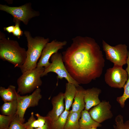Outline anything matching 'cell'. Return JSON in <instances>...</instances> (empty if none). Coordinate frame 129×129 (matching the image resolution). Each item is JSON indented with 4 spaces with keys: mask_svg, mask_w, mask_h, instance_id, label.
Segmentation results:
<instances>
[{
    "mask_svg": "<svg viewBox=\"0 0 129 129\" xmlns=\"http://www.w3.org/2000/svg\"><path fill=\"white\" fill-rule=\"evenodd\" d=\"M62 53L64 65L71 77L79 84H86L99 77L105 65L100 47L93 38L77 36Z\"/></svg>",
    "mask_w": 129,
    "mask_h": 129,
    "instance_id": "1",
    "label": "cell"
},
{
    "mask_svg": "<svg viewBox=\"0 0 129 129\" xmlns=\"http://www.w3.org/2000/svg\"><path fill=\"white\" fill-rule=\"evenodd\" d=\"M27 50L20 46L16 40L6 38L0 32V58L13 64L15 67L20 68L26 60Z\"/></svg>",
    "mask_w": 129,
    "mask_h": 129,
    "instance_id": "2",
    "label": "cell"
},
{
    "mask_svg": "<svg viewBox=\"0 0 129 129\" xmlns=\"http://www.w3.org/2000/svg\"><path fill=\"white\" fill-rule=\"evenodd\" d=\"M24 33L27 38V49L25 62L20 68L22 73L37 67L38 61L40 57L43 49L49 41L48 38L40 36L33 37L28 31H25Z\"/></svg>",
    "mask_w": 129,
    "mask_h": 129,
    "instance_id": "3",
    "label": "cell"
},
{
    "mask_svg": "<svg viewBox=\"0 0 129 129\" xmlns=\"http://www.w3.org/2000/svg\"><path fill=\"white\" fill-rule=\"evenodd\" d=\"M44 70V67H36L22 73L17 80V93L24 95L39 88L42 84L41 77Z\"/></svg>",
    "mask_w": 129,
    "mask_h": 129,
    "instance_id": "4",
    "label": "cell"
},
{
    "mask_svg": "<svg viewBox=\"0 0 129 129\" xmlns=\"http://www.w3.org/2000/svg\"><path fill=\"white\" fill-rule=\"evenodd\" d=\"M0 10L11 15L13 17V21L15 23L22 22L26 25L33 18L39 16V11L33 9L31 3H27L19 6H10L5 5H0Z\"/></svg>",
    "mask_w": 129,
    "mask_h": 129,
    "instance_id": "5",
    "label": "cell"
},
{
    "mask_svg": "<svg viewBox=\"0 0 129 129\" xmlns=\"http://www.w3.org/2000/svg\"><path fill=\"white\" fill-rule=\"evenodd\" d=\"M50 59L51 63L48 67L45 69L42 77L50 72H53L57 74L58 79L64 78L68 82L74 84L76 87L80 86L79 84L71 77L66 69L61 53L58 52L54 54Z\"/></svg>",
    "mask_w": 129,
    "mask_h": 129,
    "instance_id": "6",
    "label": "cell"
},
{
    "mask_svg": "<svg viewBox=\"0 0 129 129\" xmlns=\"http://www.w3.org/2000/svg\"><path fill=\"white\" fill-rule=\"evenodd\" d=\"M102 45L106 59L113 63L114 65L123 67L126 64L128 51L126 45L120 44L112 46L103 40Z\"/></svg>",
    "mask_w": 129,
    "mask_h": 129,
    "instance_id": "7",
    "label": "cell"
},
{
    "mask_svg": "<svg viewBox=\"0 0 129 129\" xmlns=\"http://www.w3.org/2000/svg\"><path fill=\"white\" fill-rule=\"evenodd\" d=\"M41 92V90L39 87L29 95L21 96L18 94L17 98L18 108L16 114L22 123H24L25 121L24 115L26 109L38 105L39 100L42 98Z\"/></svg>",
    "mask_w": 129,
    "mask_h": 129,
    "instance_id": "8",
    "label": "cell"
},
{
    "mask_svg": "<svg viewBox=\"0 0 129 129\" xmlns=\"http://www.w3.org/2000/svg\"><path fill=\"white\" fill-rule=\"evenodd\" d=\"M128 79L126 70L122 67L114 65L108 69L104 75L106 83L111 87L121 89L123 88Z\"/></svg>",
    "mask_w": 129,
    "mask_h": 129,
    "instance_id": "9",
    "label": "cell"
},
{
    "mask_svg": "<svg viewBox=\"0 0 129 129\" xmlns=\"http://www.w3.org/2000/svg\"><path fill=\"white\" fill-rule=\"evenodd\" d=\"M67 44L66 41H59L56 40L47 43L43 49L37 67H44L45 69L48 67L51 64L49 60L52 55L63 48Z\"/></svg>",
    "mask_w": 129,
    "mask_h": 129,
    "instance_id": "10",
    "label": "cell"
},
{
    "mask_svg": "<svg viewBox=\"0 0 129 129\" xmlns=\"http://www.w3.org/2000/svg\"><path fill=\"white\" fill-rule=\"evenodd\" d=\"M111 108L109 102L104 100L91 108L89 112L92 118L96 122L100 124L113 117Z\"/></svg>",
    "mask_w": 129,
    "mask_h": 129,
    "instance_id": "11",
    "label": "cell"
},
{
    "mask_svg": "<svg viewBox=\"0 0 129 129\" xmlns=\"http://www.w3.org/2000/svg\"><path fill=\"white\" fill-rule=\"evenodd\" d=\"M64 100V93L62 92H59L52 98V108L46 115L50 118L52 122L57 120L65 110Z\"/></svg>",
    "mask_w": 129,
    "mask_h": 129,
    "instance_id": "12",
    "label": "cell"
},
{
    "mask_svg": "<svg viewBox=\"0 0 129 129\" xmlns=\"http://www.w3.org/2000/svg\"><path fill=\"white\" fill-rule=\"evenodd\" d=\"M101 92V89L96 87L85 90L84 97L85 110L89 111L92 108L101 102L99 96Z\"/></svg>",
    "mask_w": 129,
    "mask_h": 129,
    "instance_id": "13",
    "label": "cell"
},
{
    "mask_svg": "<svg viewBox=\"0 0 129 129\" xmlns=\"http://www.w3.org/2000/svg\"><path fill=\"white\" fill-rule=\"evenodd\" d=\"M77 89L76 93L72 105V109L70 112L81 113L85 108L84 97L85 89L80 86L77 87Z\"/></svg>",
    "mask_w": 129,
    "mask_h": 129,
    "instance_id": "14",
    "label": "cell"
},
{
    "mask_svg": "<svg viewBox=\"0 0 129 129\" xmlns=\"http://www.w3.org/2000/svg\"><path fill=\"white\" fill-rule=\"evenodd\" d=\"M80 129H91L101 126L100 123L95 121L91 116L89 111L85 109L81 112L79 120Z\"/></svg>",
    "mask_w": 129,
    "mask_h": 129,
    "instance_id": "15",
    "label": "cell"
},
{
    "mask_svg": "<svg viewBox=\"0 0 129 129\" xmlns=\"http://www.w3.org/2000/svg\"><path fill=\"white\" fill-rule=\"evenodd\" d=\"M77 91V87L74 85L68 82L66 84L65 91L64 93L65 110H69L73 103Z\"/></svg>",
    "mask_w": 129,
    "mask_h": 129,
    "instance_id": "16",
    "label": "cell"
},
{
    "mask_svg": "<svg viewBox=\"0 0 129 129\" xmlns=\"http://www.w3.org/2000/svg\"><path fill=\"white\" fill-rule=\"evenodd\" d=\"M34 113L32 112L31 116L27 121L23 124L26 128H35L39 126L44 125L50 119L47 116H43L37 113L35 114L37 119H35L34 116Z\"/></svg>",
    "mask_w": 129,
    "mask_h": 129,
    "instance_id": "17",
    "label": "cell"
},
{
    "mask_svg": "<svg viewBox=\"0 0 129 129\" xmlns=\"http://www.w3.org/2000/svg\"><path fill=\"white\" fill-rule=\"evenodd\" d=\"M18 94L16 90V87L13 85H9L7 88L0 87V96L4 102L17 100Z\"/></svg>",
    "mask_w": 129,
    "mask_h": 129,
    "instance_id": "18",
    "label": "cell"
},
{
    "mask_svg": "<svg viewBox=\"0 0 129 129\" xmlns=\"http://www.w3.org/2000/svg\"><path fill=\"white\" fill-rule=\"evenodd\" d=\"M81 113L70 112L64 129H80L79 120Z\"/></svg>",
    "mask_w": 129,
    "mask_h": 129,
    "instance_id": "19",
    "label": "cell"
},
{
    "mask_svg": "<svg viewBox=\"0 0 129 129\" xmlns=\"http://www.w3.org/2000/svg\"><path fill=\"white\" fill-rule=\"evenodd\" d=\"M18 108V102L17 100L11 102H4L1 106L0 112L2 115L7 116L15 115Z\"/></svg>",
    "mask_w": 129,
    "mask_h": 129,
    "instance_id": "20",
    "label": "cell"
},
{
    "mask_svg": "<svg viewBox=\"0 0 129 129\" xmlns=\"http://www.w3.org/2000/svg\"><path fill=\"white\" fill-rule=\"evenodd\" d=\"M126 64L127 67L126 69L128 75V79L124 86V91L123 95L117 98V102L121 105H124L127 100L129 98V51H128Z\"/></svg>",
    "mask_w": 129,
    "mask_h": 129,
    "instance_id": "21",
    "label": "cell"
},
{
    "mask_svg": "<svg viewBox=\"0 0 129 129\" xmlns=\"http://www.w3.org/2000/svg\"><path fill=\"white\" fill-rule=\"evenodd\" d=\"M70 111L65 110L59 118L52 122V129H64Z\"/></svg>",
    "mask_w": 129,
    "mask_h": 129,
    "instance_id": "22",
    "label": "cell"
},
{
    "mask_svg": "<svg viewBox=\"0 0 129 129\" xmlns=\"http://www.w3.org/2000/svg\"><path fill=\"white\" fill-rule=\"evenodd\" d=\"M115 124L113 125L114 129H129V120L124 122L123 118L121 114L115 118Z\"/></svg>",
    "mask_w": 129,
    "mask_h": 129,
    "instance_id": "23",
    "label": "cell"
},
{
    "mask_svg": "<svg viewBox=\"0 0 129 129\" xmlns=\"http://www.w3.org/2000/svg\"><path fill=\"white\" fill-rule=\"evenodd\" d=\"M15 115L11 116H7L0 114V129H8Z\"/></svg>",
    "mask_w": 129,
    "mask_h": 129,
    "instance_id": "24",
    "label": "cell"
},
{
    "mask_svg": "<svg viewBox=\"0 0 129 129\" xmlns=\"http://www.w3.org/2000/svg\"><path fill=\"white\" fill-rule=\"evenodd\" d=\"M26 128L23 124L21 122L19 116L16 113L8 129H26Z\"/></svg>",
    "mask_w": 129,
    "mask_h": 129,
    "instance_id": "25",
    "label": "cell"
},
{
    "mask_svg": "<svg viewBox=\"0 0 129 129\" xmlns=\"http://www.w3.org/2000/svg\"><path fill=\"white\" fill-rule=\"evenodd\" d=\"M15 23L14 29L12 33L14 36L19 39L22 35L23 32L20 27V23L16 22Z\"/></svg>",
    "mask_w": 129,
    "mask_h": 129,
    "instance_id": "26",
    "label": "cell"
},
{
    "mask_svg": "<svg viewBox=\"0 0 129 129\" xmlns=\"http://www.w3.org/2000/svg\"><path fill=\"white\" fill-rule=\"evenodd\" d=\"M52 121L50 118L45 124L43 126H39L35 128H26V129H52L51 126Z\"/></svg>",
    "mask_w": 129,
    "mask_h": 129,
    "instance_id": "27",
    "label": "cell"
},
{
    "mask_svg": "<svg viewBox=\"0 0 129 129\" xmlns=\"http://www.w3.org/2000/svg\"><path fill=\"white\" fill-rule=\"evenodd\" d=\"M15 27V26L11 25L3 28L4 30L6 31L8 33H12Z\"/></svg>",
    "mask_w": 129,
    "mask_h": 129,
    "instance_id": "28",
    "label": "cell"
},
{
    "mask_svg": "<svg viewBox=\"0 0 129 129\" xmlns=\"http://www.w3.org/2000/svg\"><path fill=\"white\" fill-rule=\"evenodd\" d=\"M97 128L94 127L91 128V129H97Z\"/></svg>",
    "mask_w": 129,
    "mask_h": 129,
    "instance_id": "29",
    "label": "cell"
}]
</instances>
